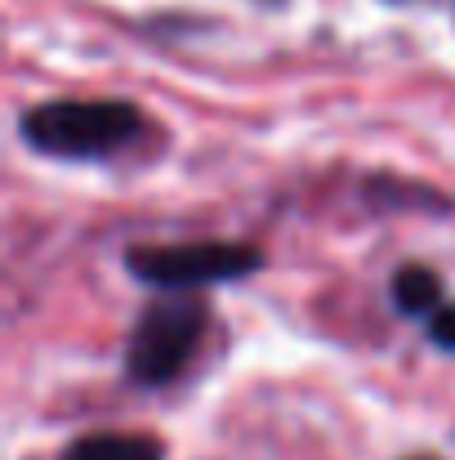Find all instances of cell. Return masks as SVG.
Here are the masks:
<instances>
[{
	"instance_id": "cell-1",
	"label": "cell",
	"mask_w": 455,
	"mask_h": 460,
	"mask_svg": "<svg viewBox=\"0 0 455 460\" xmlns=\"http://www.w3.org/2000/svg\"><path fill=\"white\" fill-rule=\"evenodd\" d=\"M18 135L40 156L94 161L135 144L144 135V112L126 99H54L27 108Z\"/></svg>"
},
{
	"instance_id": "cell-2",
	"label": "cell",
	"mask_w": 455,
	"mask_h": 460,
	"mask_svg": "<svg viewBox=\"0 0 455 460\" xmlns=\"http://www.w3.org/2000/svg\"><path fill=\"white\" fill-rule=\"evenodd\" d=\"M210 326V308L192 291H161L135 322L130 344H126V376L135 385L161 389L179 380L201 349Z\"/></svg>"
},
{
	"instance_id": "cell-3",
	"label": "cell",
	"mask_w": 455,
	"mask_h": 460,
	"mask_svg": "<svg viewBox=\"0 0 455 460\" xmlns=\"http://www.w3.org/2000/svg\"><path fill=\"white\" fill-rule=\"evenodd\" d=\"M264 255L246 242H170V246H130L126 269L156 291H192L219 287L259 273Z\"/></svg>"
},
{
	"instance_id": "cell-4",
	"label": "cell",
	"mask_w": 455,
	"mask_h": 460,
	"mask_svg": "<svg viewBox=\"0 0 455 460\" xmlns=\"http://www.w3.org/2000/svg\"><path fill=\"white\" fill-rule=\"evenodd\" d=\"M58 460H165V447L152 434H85Z\"/></svg>"
},
{
	"instance_id": "cell-5",
	"label": "cell",
	"mask_w": 455,
	"mask_h": 460,
	"mask_svg": "<svg viewBox=\"0 0 455 460\" xmlns=\"http://www.w3.org/2000/svg\"><path fill=\"white\" fill-rule=\"evenodd\" d=\"M393 305L402 308L407 317H438L442 313V278L424 264H402L393 273V287H389Z\"/></svg>"
},
{
	"instance_id": "cell-6",
	"label": "cell",
	"mask_w": 455,
	"mask_h": 460,
	"mask_svg": "<svg viewBox=\"0 0 455 460\" xmlns=\"http://www.w3.org/2000/svg\"><path fill=\"white\" fill-rule=\"evenodd\" d=\"M429 340L442 353H455V305H447L438 317H429Z\"/></svg>"
},
{
	"instance_id": "cell-7",
	"label": "cell",
	"mask_w": 455,
	"mask_h": 460,
	"mask_svg": "<svg viewBox=\"0 0 455 460\" xmlns=\"http://www.w3.org/2000/svg\"><path fill=\"white\" fill-rule=\"evenodd\" d=\"M411 460H438V456H411Z\"/></svg>"
}]
</instances>
